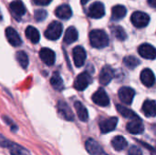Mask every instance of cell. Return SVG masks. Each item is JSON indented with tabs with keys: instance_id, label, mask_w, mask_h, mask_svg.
<instances>
[{
	"instance_id": "6da1fadb",
	"label": "cell",
	"mask_w": 156,
	"mask_h": 155,
	"mask_svg": "<svg viewBox=\"0 0 156 155\" xmlns=\"http://www.w3.org/2000/svg\"><path fill=\"white\" fill-rule=\"evenodd\" d=\"M90 42L93 48H102L108 46L109 37L105 31L101 29H94L90 32Z\"/></svg>"
},
{
	"instance_id": "7a4b0ae2",
	"label": "cell",
	"mask_w": 156,
	"mask_h": 155,
	"mask_svg": "<svg viewBox=\"0 0 156 155\" xmlns=\"http://www.w3.org/2000/svg\"><path fill=\"white\" fill-rule=\"evenodd\" d=\"M0 146L7 149L11 155H31L25 147L5 138L3 135H0Z\"/></svg>"
},
{
	"instance_id": "3957f363",
	"label": "cell",
	"mask_w": 156,
	"mask_h": 155,
	"mask_svg": "<svg viewBox=\"0 0 156 155\" xmlns=\"http://www.w3.org/2000/svg\"><path fill=\"white\" fill-rule=\"evenodd\" d=\"M63 26L58 21H53L45 31V37L49 40H57L62 34Z\"/></svg>"
},
{
	"instance_id": "277c9868",
	"label": "cell",
	"mask_w": 156,
	"mask_h": 155,
	"mask_svg": "<svg viewBox=\"0 0 156 155\" xmlns=\"http://www.w3.org/2000/svg\"><path fill=\"white\" fill-rule=\"evenodd\" d=\"M131 21H132V23H133V25L134 26H136L138 28H142V27L146 26L149 24L150 16L144 12L136 11L132 15Z\"/></svg>"
},
{
	"instance_id": "5b68a950",
	"label": "cell",
	"mask_w": 156,
	"mask_h": 155,
	"mask_svg": "<svg viewBox=\"0 0 156 155\" xmlns=\"http://www.w3.org/2000/svg\"><path fill=\"white\" fill-rule=\"evenodd\" d=\"M92 81V78L91 76L88 73V72H82L80 73L75 79L74 82V88L79 90V91H82L84 90Z\"/></svg>"
},
{
	"instance_id": "8992f818",
	"label": "cell",
	"mask_w": 156,
	"mask_h": 155,
	"mask_svg": "<svg viewBox=\"0 0 156 155\" xmlns=\"http://www.w3.org/2000/svg\"><path fill=\"white\" fill-rule=\"evenodd\" d=\"M58 113L61 118H63L66 121L69 122H73L74 121V114L69 108V106L63 100H59L58 102Z\"/></svg>"
},
{
	"instance_id": "52a82bcc",
	"label": "cell",
	"mask_w": 156,
	"mask_h": 155,
	"mask_svg": "<svg viewBox=\"0 0 156 155\" xmlns=\"http://www.w3.org/2000/svg\"><path fill=\"white\" fill-rule=\"evenodd\" d=\"M72 56L74 59V64L77 68H80L84 65L87 55H86L85 49L82 47L80 46L75 47L72 51Z\"/></svg>"
},
{
	"instance_id": "ba28073f",
	"label": "cell",
	"mask_w": 156,
	"mask_h": 155,
	"mask_svg": "<svg viewBox=\"0 0 156 155\" xmlns=\"http://www.w3.org/2000/svg\"><path fill=\"white\" fill-rule=\"evenodd\" d=\"M105 15V8L101 2H94L88 10V16L92 18H101Z\"/></svg>"
},
{
	"instance_id": "9c48e42d",
	"label": "cell",
	"mask_w": 156,
	"mask_h": 155,
	"mask_svg": "<svg viewBox=\"0 0 156 155\" xmlns=\"http://www.w3.org/2000/svg\"><path fill=\"white\" fill-rule=\"evenodd\" d=\"M92 101L101 107H106L110 104V99L106 93V91L100 88L93 95H92Z\"/></svg>"
},
{
	"instance_id": "30bf717a",
	"label": "cell",
	"mask_w": 156,
	"mask_h": 155,
	"mask_svg": "<svg viewBox=\"0 0 156 155\" xmlns=\"http://www.w3.org/2000/svg\"><path fill=\"white\" fill-rule=\"evenodd\" d=\"M118 95H119V98L122 102H123L127 105H130L133 102V100L135 95V91L132 88L122 87L119 90Z\"/></svg>"
},
{
	"instance_id": "8fae6325",
	"label": "cell",
	"mask_w": 156,
	"mask_h": 155,
	"mask_svg": "<svg viewBox=\"0 0 156 155\" xmlns=\"http://www.w3.org/2000/svg\"><path fill=\"white\" fill-rule=\"evenodd\" d=\"M138 52L141 57L146 59H155L156 58V49L150 44H143L139 47Z\"/></svg>"
},
{
	"instance_id": "7c38bea8",
	"label": "cell",
	"mask_w": 156,
	"mask_h": 155,
	"mask_svg": "<svg viewBox=\"0 0 156 155\" xmlns=\"http://www.w3.org/2000/svg\"><path fill=\"white\" fill-rule=\"evenodd\" d=\"M115 74V71L113 69H112L110 66H105L102 68V69L101 70L100 73V77H99V80L100 83L101 85H108L111 80L113 79Z\"/></svg>"
},
{
	"instance_id": "4fadbf2b",
	"label": "cell",
	"mask_w": 156,
	"mask_h": 155,
	"mask_svg": "<svg viewBox=\"0 0 156 155\" xmlns=\"http://www.w3.org/2000/svg\"><path fill=\"white\" fill-rule=\"evenodd\" d=\"M118 123L117 117H112L106 120H103L100 122V129L101 133H108L115 130Z\"/></svg>"
},
{
	"instance_id": "5bb4252c",
	"label": "cell",
	"mask_w": 156,
	"mask_h": 155,
	"mask_svg": "<svg viewBox=\"0 0 156 155\" xmlns=\"http://www.w3.org/2000/svg\"><path fill=\"white\" fill-rule=\"evenodd\" d=\"M5 37L9 44L13 47H18L22 44V40L18 33L16 32V30H15L11 26H8L5 28Z\"/></svg>"
},
{
	"instance_id": "9a60e30c",
	"label": "cell",
	"mask_w": 156,
	"mask_h": 155,
	"mask_svg": "<svg viewBox=\"0 0 156 155\" xmlns=\"http://www.w3.org/2000/svg\"><path fill=\"white\" fill-rule=\"evenodd\" d=\"M39 57L41 60L48 66H52L55 63L56 55L53 50L48 48H43L39 51Z\"/></svg>"
},
{
	"instance_id": "2e32d148",
	"label": "cell",
	"mask_w": 156,
	"mask_h": 155,
	"mask_svg": "<svg viewBox=\"0 0 156 155\" xmlns=\"http://www.w3.org/2000/svg\"><path fill=\"white\" fill-rule=\"evenodd\" d=\"M9 7L14 16L16 17L17 19L22 17L26 13V6L21 0H14L13 2L10 3Z\"/></svg>"
},
{
	"instance_id": "e0dca14e",
	"label": "cell",
	"mask_w": 156,
	"mask_h": 155,
	"mask_svg": "<svg viewBox=\"0 0 156 155\" xmlns=\"http://www.w3.org/2000/svg\"><path fill=\"white\" fill-rule=\"evenodd\" d=\"M127 131L132 133V134H141L144 132V126L143 124V122L141 121V119H134L132 120L126 126Z\"/></svg>"
},
{
	"instance_id": "ac0fdd59",
	"label": "cell",
	"mask_w": 156,
	"mask_h": 155,
	"mask_svg": "<svg viewBox=\"0 0 156 155\" xmlns=\"http://www.w3.org/2000/svg\"><path fill=\"white\" fill-rule=\"evenodd\" d=\"M85 148L90 155L104 154L101 146L93 139H88L85 143Z\"/></svg>"
},
{
	"instance_id": "d6986e66",
	"label": "cell",
	"mask_w": 156,
	"mask_h": 155,
	"mask_svg": "<svg viewBox=\"0 0 156 155\" xmlns=\"http://www.w3.org/2000/svg\"><path fill=\"white\" fill-rule=\"evenodd\" d=\"M141 80L145 87H152L155 83V77L150 69H144L141 73Z\"/></svg>"
},
{
	"instance_id": "ffe728a7",
	"label": "cell",
	"mask_w": 156,
	"mask_h": 155,
	"mask_svg": "<svg viewBox=\"0 0 156 155\" xmlns=\"http://www.w3.org/2000/svg\"><path fill=\"white\" fill-rule=\"evenodd\" d=\"M55 15L60 19H69L72 16V10L69 5H61L55 10Z\"/></svg>"
},
{
	"instance_id": "44dd1931",
	"label": "cell",
	"mask_w": 156,
	"mask_h": 155,
	"mask_svg": "<svg viewBox=\"0 0 156 155\" xmlns=\"http://www.w3.org/2000/svg\"><path fill=\"white\" fill-rule=\"evenodd\" d=\"M142 110L146 117H155L156 102L152 100H146L143 104Z\"/></svg>"
},
{
	"instance_id": "7402d4cb",
	"label": "cell",
	"mask_w": 156,
	"mask_h": 155,
	"mask_svg": "<svg viewBox=\"0 0 156 155\" xmlns=\"http://www.w3.org/2000/svg\"><path fill=\"white\" fill-rule=\"evenodd\" d=\"M74 107H75V110H76L79 119L81 122H86L89 120V113H88V111L85 108V106L80 101H76L74 103Z\"/></svg>"
},
{
	"instance_id": "603a6c76",
	"label": "cell",
	"mask_w": 156,
	"mask_h": 155,
	"mask_svg": "<svg viewBox=\"0 0 156 155\" xmlns=\"http://www.w3.org/2000/svg\"><path fill=\"white\" fill-rule=\"evenodd\" d=\"M25 34H26V37L34 44L37 43L39 41V38H40V34L38 32V30L32 26H28L27 28H26V31H25Z\"/></svg>"
},
{
	"instance_id": "cb8c5ba5",
	"label": "cell",
	"mask_w": 156,
	"mask_h": 155,
	"mask_svg": "<svg viewBox=\"0 0 156 155\" xmlns=\"http://www.w3.org/2000/svg\"><path fill=\"white\" fill-rule=\"evenodd\" d=\"M78 37H79V34H78L77 29L73 26H69L65 32L64 42L66 44H71L78 39Z\"/></svg>"
},
{
	"instance_id": "d4e9b609",
	"label": "cell",
	"mask_w": 156,
	"mask_h": 155,
	"mask_svg": "<svg viewBox=\"0 0 156 155\" xmlns=\"http://www.w3.org/2000/svg\"><path fill=\"white\" fill-rule=\"evenodd\" d=\"M116 109H117L118 112L122 116H123L124 118L131 119V120H134V119H139L140 118L134 111H133L132 110H130V109H128V108H126V107H124L122 105H120V104L116 105Z\"/></svg>"
},
{
	"instance_id": "484cf974",
	"label": "cell",
	"mask_w": 156,
	"mask_h": 155,
	"mask_svg": "<svg viewBox=\"0 0 156 155\" xmlns=\"http://www.w3.org/2000/svg\"><path fill=\"white\" fill-rule=\"evenodd\" d=\"M126 13H127V10L123 5H114L112 9V18L113 20H120L125 16Z\"/></svg>"
},
{
	"instance_id": "4316f807",
	"label": "cell",
	"mask_w": 156,
	"mask_h": 155,
	"mask_svg": "<svg viewBox=\"0 0 156 155\" xmlns=\"http://www.w3.org/2000/svg\"><path fill=\"white\" fill-rule=\"evenodd\" d=\"M112 147H113L116 151L119 152V151L124 150V149L127 147L128 143H127V141L125 140V138H123L122 136L118 135V136H115V137L112 139Z\"/></svg>"
},
{
	"instance_id": "83f0119b",
	"label": "cell",
	"mask_w": 156,
	"mask_h": 155,
	"mask_svg": "<svg viewBox=\"0 0 156 155\" xmlns=\"http://www.w3.org/2000/svg\"><path fill=\"white\" fill-rule=\"evenodd\" d=\"M50 84L57 90H61L64 88L63 79H62V78L60 77V75L58 72H55L53 74V76L51 77V79H50Z\"/></svg>"
},
{
	"instance_id": "f1b7e54d",
	"label": "cell",
	"mask_w": 156,
	"mask_h": 155,
	"mask_svg": "<svg viewBox=\"0 0 156 155\" xmlns=\"http://www.w3.org/2000/svg\"><path fill=\"white\" fill-rule=\"evenodd\" d=\"M112 35L118 40L123 41V40H125L127 38V34H126V32L124 31V29L121 26H114L112 28Z\"/></svg>"
},
{
	"instance_id": "f546056e",
	"label": "cell",
	"mask_w": 156,
	"mask_h": 155,
	"mask_svg": "<svg viewBox=\"0 0 156 155\" xmlns=\"http://www.w3.org/2000/svg\"><path fill=\"white\" fill-rule=\"evenodd\" d=\"M16 60L18 62V64L23 68L26 69L28 65V57L27 55V53L25 51H17L16 55Z\"/></svg>"
},
{
	"instance_id": "4dcf8cb0",
	"label": "cell",
	"mask_w": 156,
	"mask_h": 155,
	"mask_svg": "<svg viewBox=\"0 0 156 155\" xmlns=\"http://www.w3.org/2000/svg\"><path fill=\"white\" fill-rule=\"evenodd\" d=\"M123 63L128 69H133L140 64V61L138 58H136L133 56H127L123 58Z\"/></svg>"
},
{
	"instance_id": "1f68e13d",
	"label": "cell",
	"mask_w": 156,
	"mask_h": 155,
	"mask_svg": "<svg viewBox=\"0 0 156 155\" xmlns=\"http://www.w3.org/2000/svg\"><path fill=\"white\" fill-rule=\"evenodd\" d=\"M34 16H35V19L37 21H43L47 16V11L44 10V9L36 10L35 13H34Z\"/></svg>"
},
{
	"instance_id": "d6a6232c",
	"label": "cell",
	"mask_w": 156,
	"mask_h": 155,
	"mask_svg": "<svg viewBox=\"0 0 156 155\" xmlns=\"http://www.w3.org/2000/svg\"><path fill=\"white\" fill-rule=\"evenodd\" d=\"M3 120L5 121V122L7 125H9V127H10V129H11V131H12L13 132H15L17 131L18 127L16 126V124L10 118H8V117H6V116H3Z\"/></svg>"
},
{
	"instance_id": "836d02e7",
	"label": "cell",
	"mask_w": 156,
	"mask_h": 155,
	"mask_svg": "<svg viewBox=\"0 0 156 155\" xmlns=\"http://www.w3.org/2000/svg\"><path fill=\"white\" fill-rule=\"evenodd\" d=\"M128 154L129 155H143V152L142 150L138 147V146H132L129 151H128Z\"/></svg>"
},
{
	"instance_id": "e575fe53",
	"label": "cell",
	"mask_w": 156,
	"mask_h": 155,
	"mask_svg": "<svg viewBox=\"0 0 156 155\" xmlns=\"http://www.w3.org/2000/svg\"><path fill=\"white\" fill-rule=\"evenodd\" d=\"M52 0H33L34 4L37 5H40V6H45L48 5L51 3Z\"/></svg>"
},
{
	"instance_id": "d590c367",
	"label": "cell",
	"mask_w": 156,
	"mask_h": 155,
	"mask_svg": "<svg viewBox=\"0 0 156 155\" xmlns=\"http://www.w3.org/2000/svg\"><path fill=\"white\" fill-rule=\"evenodd\" d=\"M147 1H148V4H149L152 7L156 8V0H147Z\"/></svg>"
},
{
	"instance_id": "8d00e7d4",
	"label": "cell",
	"mask_w": 156,
	"mask_h": 155,
	"mask_svg": "<svg viewBox=\"0 0 156 155\" xmlns=\"http://www.w3.org/2000/svg\"><path fill=\"white\" fill-rule=\"evenodd\" d=\"M80 1H81V4H82V5H85V4H87L90 0H80Z\"/></svg>"
},
{
	"instance_id": "74e56055",
	"label": "cell",
	"mask_w": 156,
	"mask_h": 155,
	"mask_svg": "<svg viewBox=\"0 0 156 155\" xmlns=\"http://www.w3.org/2000/svg\"><path fill=\"white\" fill-rule=\"evenodd\" d=\"M0 20H2V15H1V12H0Z\"/></svg>"
}]
</instances>
